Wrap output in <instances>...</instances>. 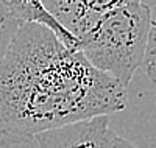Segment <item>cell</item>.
Masks as SVG:
<instances>
[{"mask_svg": "<svg viewBox=\"0 0 156 148\" xmlns=\"http://www.w3.org/2000/svg\"><path fill=\"white\" fill-rule=\"evenodd\" d=\"M11 6L23 23H36L50 30L56 39L72 51H78V41L53 17V14L39 0H11Z\"/></svg>", "mask_w": 156, "mask_h": 148, "instance_id": "obj_5", "label": "cell"}, {"mask_svg": "<svg viewBox=\"0 0 156 148\" xmlns=\"http://www.w3.org/2000/svg\"><path fill=\"white\" fill-rule=\"evenodd\" d=\"M126 89L50 30L25 23L0 61V148L123 111Z\"/></svg>", "mask_w": 156, "mask_h": 148, "instance_id": "obj_1", "label": "cell"}, {"mask_svg": "<svg viewBox=\"0 0 156 148\" xmlns=\"http://www.w3.org/2000/svg\"><path fill=\"white\" fill-rule=\"evenodd\" d=\"M115 136L109 117L101 115L45 131L34 140L37 148H111Z\"/></svg>", "mask_w": 156, "mask_h": 148, "instance_id": "obj_3", "label": "cell"}, {"mask_svg": "<svg viewBox=\"0 0 156 148\" xmlns=\"http://www.w3.org/2000/svg\"><path fill=\"white\" fill-rule=\"evenodd\" d=\"M151 8L139 0H119L80 42L78 51L97 70L128 87L144 64Z\"/></svg>", "mask_w": 156, "mask_h": 148, "instance_id": "obj_2", "label": "cell"}, {"mask_svg": "<svg viewBox=\"0 0 156 148\" xmlns=\"http://www.w3.org/2000/svg\"><path fill=\"white\" fill-rule=\"evenodd\" d=\"M144 70L150 81L156 84V5L151 9V20H150V31L147 39V48L144 56Z\"/></svg>", "mask_w": 156, "mask_h": 148, "instance_id": "obj_7", "label": "cell"}, {"mask_svg": "<svg viewBox=\"0 0 156 148\" xmlns=\"http://www.w3.org/2000/svg\"><path fill=\"white\" fill-rule=\"evenodd\" d=\"M111 148H139V146H137V145H134L133 142L126 140L125 137L115 136V139H114V142H112Z\"/></svg>", "mask_w": 156, "mask_h": 148, "instance_id": "obj_8", "label": "cell"}, {"mask_svg": "<svg viewBox=\"0 0 156 148\" xmlns=\"http://www.w3.org/2000/svg\"><path fill=\"white\" fill-rule=\"evenodd\" d=\"M42 3L80 42L95 28L100 19L119 3V0H48Z\"/></svg>", "mask_w": 156, "mask_h": 148, "instance_id": "obj_4", "label": "cell"}, {"mask_svg": "<svg viewBox=\"0 0 156 148\" xmlns=\"http://www.w3.org/2000/svg\"><path fill=\"white\" fill-rule=\"evenodd\" d=\"M25 23L11 6V0H0V61L5 58L17 33Z\"/></svg>", "mask_w": 156, "mask_h": 148, "instance_id": "obj_6", "label": "cell"}, {"mask_svg": "<svg viewBox=\"0 0 156 148\" xmlns=\"http://www.w3.org/2000/svg\"><path fill=\"white\" fill-rule=\"evenodd\" d=\"M154 103H156V93H154Z\"/></svg>", "mask_w": 156, "mask_h": 148, "instance_id": "obj_9", "label": "cell"}]
</instances>
